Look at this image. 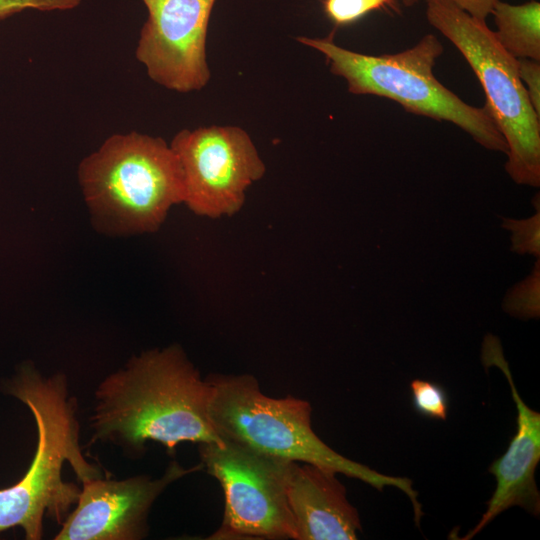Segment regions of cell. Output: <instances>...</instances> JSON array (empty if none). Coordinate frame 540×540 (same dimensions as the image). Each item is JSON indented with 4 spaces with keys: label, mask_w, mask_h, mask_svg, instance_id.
Masks as SVG:
<instances>
[{
    "label": "cell",
    "mask_w": 540,
    "mask_h": 540,
    "mask_svg": "<svg viewBox=\"0 0 540 540\" xmlns=\"http://www.w3.org/2000/svg\"><path fill=\"white\" fill-rule=\"evenodd\" d=\"M211 393L179 345L145 351L99 385L94 439L136 452L147 441L170 453L181 442L222 444L208 415Z\"/></svg>",
    "instance_id": "obj_1"
},
{
    "label": "cell",
    "mask_w": 540,
    "mask_h": 540,
    "mask_svg": "<svg viewBox=\"0 0 540 540\" xmlns=\"http://www.w3.org/2000/svg\"><path fill=\"white\" fill-rule=\"evenodd\" d=\"M6 392L30 409L38 440L25 475L0 489V532L19 526L26 539L38 540L43 517L62 523L78 500L81 489L61 477L64 462H69L81 482L101 474L82 455L75 400L69 397L64 375L46 378L27 364L6 384Z\"/></svg>",
    "instance_id": "obj_2"
},
{
    "label": "cell",
    "mask_w": 540,
    "mask_h": 540,
    "mask_svg": "<svg viewBox=\"0 0 540 540\" xmlns=\"http://www.w3.org/2000/svg\"><path fill=\"white\" fill-rule=\"evenodd\" d=\"M206 379L212 386L209 419L223 441L329 468L379 491L395 487L409 498L415 522H420L422 505L412 481L379 473L334 451L312 429V408L308 401L293 396L269 397L250 374H213Z\"/></svg>",
    "instance_id": "obj_3"
},
{
    "label": "cell",
    "mask_w": 540,
    "mask_h": 540,
    "mask_svg": "<svg viewBox=\"0 0 540 540\" xmlns=\"http://www.w3.org/2000/svg\"><path fill=\"white\" fill-rule=\"evenodd\" d=\"M95 227L109 235L157 231L184 200L182 172L170 145L132 131L114 134L78 167Z\"/></svg>",
    "instance_id": "obj_4"
},
{
    "label": "cell",
    "mask_w": 540,
    "mask_h": 540,
    "mask_svg": "<svg viewBox=\"0 0 540 540\" xmlns=\"http://www.w3.org/2000/svg\"><path fill=\"white\" fill-rule=\"evenodd\" d=\"M333 35L296 40L321 52L331 73L346 80L350 93L388 98L407 112L451 122L484 148L507 154V143L486 106L467 104L435 78L433 68L443 52L436 36L427 34L409 49L375 56L340 47Z\"/></svg>",
    "instance_id": "obj_5"
},
{
    "label": "cell",
    "mask_w": 540,
    "mask_h": 540,
    "mask_svg": "<svg viewBox=\"0 0 540 540\" xmlns=\"http://www.w3.org/2000/svg\"><path fill=\"white\" fill-rule=\"evenodd\" d=\"M428 22L462 54L486 96V108L508 146L505 170L520 185H540V116L518 76L517 58L486 21L445 0H427Z\"/></svg>",
    "instance_id": "obj_6"
},
{
    "label": "cell",
    "mask_w": 540,
    "mask_h": 540,
    "mask_svg": "<svg viewBox=\"0 0 540 540\" xmlns=\"http://www.w3.org/2000/svg\"><path fill=\"white\" fill-rule=\"evenodd\" d=\"M198 451L203 469L217 479L225 498L222 523L209 539L296 540L287 499L291 460L229 441L201 443Z\"/></svg>",
    "instance_id": "obj_7"
},
{
    "label": "cell",
    "mask_w": 540,
    "mask_h": 540,
    "mask_svg": "<svg viewBox=\"0 0 540 540\" xmlns=\"http://www.w3.org/2000/svg\"><path fill=\"white\" fill-rule=\"evenodd\" d=\"M170 147L182 172L183 203L199 216L217 219L239 212L246 190L266 171L249 134L237 126L184 129Z\"/></svg>",
    "instance_id": "obj_8"
},
{
    "label": "cell",
    "mask_w": 540,
    "mask_h": 540,
    "mask_svg": "<svg viewBox=\"0 0 540 540\" xmlns=\"http://www.w3.org/2000/svg\"><path fill=\"white\" fill-rule=\"evenodd\" d=\"M148 17L135 50L155 83L176 92L201 90L210 79L207 30L216 0H142Z\"/></svg>",
    "instance_id": "obj_9"
},
{
    "label": "cell",
    "mask_w": 540,
    "mask_h": 540,
    "mask_svg": "<svg viewBox=\"0 0 540 540\" xmlns=\"http://www.w3.org/2000/svg\"><path fill=\"white\" fill-rule=\"evenodd\" d=\"M203 470L170 463L157 479L141 475L124 480H85L75 509L62 522L56 540H138L147 535V518L156 498L177 479Z\"/></svg>",
    "instance_id": "obj_10"
},
{
    "label": "cell",
    "mask_w": 540,
    "mask_h": 540,
    "mask_svg": "<svg viewBox=\"0 0 540 540\" xmlns=\"http://www.w3.org/2000/svg\"><path fill=\"white\" fill-rule=\"evenodd\" d=\"M481 358L485 367L499 368L509 383L517 410L516 432L505 453L495 459L488 469L496 479V488L479 522L463 540L473 538L511 507H521L533 515L540 512V493L535 480L540 461V414L527 406L518 393L500 341L494 335L485 336Z\"/></svg>",
    "instance_id": "obj_11"
},
{
    "label": "cell",
    "mask_w": 540,
    "mask_h": 540,
    "mask_svg": "<svg viewBox=\"0 0 540 540\" xmlns=\"http://www.w3.org/2000/svg\"><path fill=\"white\" fill-rule=\"evenodd\" d=\"M332 469L291 461L287 499L296 540H355L361 530L358 511Z\"/></svg>",
    "instance_id": "obj_12"
},
{
    "label": "cell",
    "mask_w": 540,
    "mask_h": 540,
    "mask_svg": "<svg viewBox=\"0 0 540 540\" xmlns=\"http://www.w3.org/2000/svg\"><path fill=\"white\" fill-rule=\"evenodd\" d=\"M501 46L515 58L540 61V3L530 0L513 5L499 0L491 14Z\"/></svg>",
    "instance_id": "obj_13"
},
{
    "label": "cell",
    "mask_w": 540,
    "mask_h": 540,
    "mask_svg": "<svg viewBox=\"0 0 540 540\" xmlns=\"http://www.w3.org/2000/svg\"><path fill=\"white\" fill-rule=\"evenodd\" d=\"M505 312L519 319H537L540 316V260L529 276L511 287L503 299Z\"/></svg>",
    "instance_id": "obj_14"
},
{
    "label": "cell",
    "mask_w": 540,
    "mask_h": 540,
    "mask_svg": "<svg viewBox=\"0 0 540 540\" xmlns=\"http://www.w3.org/2000/svg\"><path fill=\"white\" fill-rule=\"evenodd\" d=\"M536 213L526 219L501 217L502 227L511 233V251L540 257V204L539 194L533 199Z\"/></svg>",
    "instance_id": "obj_15"
},
{
    "label": "cell",
    "mask_w": 540,
    "mask_h": 540,
    "mask_svg": "<svg viewBox=\"0 0 540 540\" xmlns=\"http://www.w3.org/2000/svg\"><path fill=\"white\" fill-rule=\"evenodd\" d=\"M412 404L422 416L446 420L449 410V399L444 388L434 382L414 379L410 383Z\"/></svg>",
    "instance_id": "obj_16"
},
{
    "label": "cell",
    "mask_w": 540,
    "mask_h": 540,
    "mask_svg": "<svg viewBox=\"0 0 540 540\" xmlns=\"http://www.w3.org/2000/svg\"><path fill=\"white\" fill-rule=\"evenodd\" d=\"M327 17L336 27L351 24L366 14L379 10L397 9L395 0H323Z\"/></svg>",
    "instance_id": "obj_17"
},
{
    "label": "cell",
    "mask_w": 540,
    "mask_h": 540,
    "mask_svg": "<svg viewBox=\"0 0 540 540\" xmlns=\"http://www.w3.org/2000/svg\"><path fill=\"white\" fill-rule=\"evenodd\" d=\"M81 0H0V20L27 9L39 11L70 10L77 7Z\"/></svg>",
    "instance_id": "obj_18"
},
{
    "label": "cell",
    "mask_w": 540,
    "mask_h": 540,
    "mask_svg": "<svg viewBox=\"0 0 540 540\" xmlns=\"http://www.w3.org/2000/svg\"><path fill=\"white\" fill-rule=\"evenodd\" d=\"M518 76L525 88L529 101L540 116V64L539 61L518 58Z\"/></svg>",
    "instance_id": "obj_19"
},
{
    "label": "cell",
    "mask_w": 540,
    "mask_h": 540,
    "mask_svg": "<svg viewBox=\"0 0 540 540\" xmlns=\"http://www.w3.org/2000/svg\"><path fill=\"white\" fill-rule=\"evenodd\" d=\"M449 1L471 16L486 21L494 5L499 0H445Z\"/></svg>",
    "instance_id": "obj_20"
},
{
    "label": "cell",
    "mask_w": 540,
    "mask_h": 540,
    "mask_svg": "<svg viewBox=\"0 0 540 540\" xmlns=\"http://www.w3.org/2000/svg\"><path fill=\"white\" fill-rule=\"evenodd\" d=\"M404 5L406 6H412L414 4H416L419 0H402Z\"/></svg>",
    "instance_id": "obj_21"
}]
</instances>
